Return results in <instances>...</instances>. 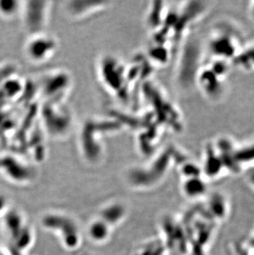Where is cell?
Returning <instances> with one entry per match:
<instances>
[{
  "instance_id": "6da1fadb",
  "label": "cell",
  "mask_w": 254,
  "mask_h": 255,
  "mask_svg": "<svg viewBox=\"0 0 254 255\" xmlns=\"http://www.w3.org/2000/svg\"><path fill=\"white\" fill-rule=\"evenodd\" d=\"M43 226L55 233L60 243L69 251L75 250L81 243V233L75 220L61 213H48L43 217Z\"/></svg>"
},
{
  "instance_id": "7a4b0ae2",
  "label": "cell",
  "mask_w": 254,
  "mask_h": 255,
  "mask_svg": "<svg viewBox=\"0 0 254 255\" xmlns=\"http://www.w3.org/2000/svg\"><path fill=\"white\" fill-rule=\"evenodd\" d=\"M56 43L55 39L41 34L33 36L26 46V54L34 61H44L49 59L55 52Z\"/></svg>"
},
{
  "instance_id": "3957f363",
  "label": "cell",
  "mask_w": 254,
  "mask_h": 255,
  "mask_svg": "<svg viewBox=\"0 0 254 255\" xmlns=\"http://www.w3.org/2000/svg\"><path fill=\"white\" fill-rule=\"evenodd\" d=\"M125 207L120 203H113L106 206L102 211L100 217L108 226L113 227L119 224L126 217Z\"/></svg>"
},
{
  "instance_id": "277c9868",
  "label": "cell",
  "mask_w": 254,
  "mask_h": 255,
  "mask_svg": "<svg viewBox=\"0 0 254 255\" xmlns=\"http://www.w3.org/2000/svg\"><path fill=\"white\" fill-rule=\"evenodd\" d=\"M111 229L110 226H108L101 218H99L90 223L88 232L92 241L102 244L108 241L110 237Z\"/></svg>"
},
{
  "instance_id": "5b68a950",
  "label": "cell",
  "mask_w": 254,
  "mask_h": 255,
  "mask_svg": "<svg viewBox=\"0 0 254 255\" xmlns=\"http://www.w3.org/2000/svg\"><path fill=\"white\" fill-rule=\"evenodd\" d=\"M211 48L218 56H231L234 52L233 43L227 36H221L211 43Z\"/></svg>"
},
{
  "instance_id": "8992f818",
  "label": "cell",
  "mask_w": 254,
  "mask_h": 255,
  "mask_svg": "<svg viewBox=\"0 0 254 255\" xmlns=\"http://www.w3.org/2000/svg\"><path fill=\"white\" fill-rule=\"evenodd\" d=\"M204 190H205V186L202 184L199 179H197V178L195 177H192L190 178V180L185 182L183 185L184 193L190 197L201 195Z\"/></svg>"
},
{
  "instance_id": "52a82bcc",
  "label": "cell",
  "mask_w": 254,
  "mask_h": 255,
  "mask_svg": "<svg viewBox=\"0 0 254 255\" xmlns=\"http://www.w3.org/2000/svg\"><path fill=\"white\" fill-rule=\"evenodd\" d=\"M235 158L236 162L254 161V144L252 146L246 147L240 151L235 152Z\"/></svg>"
},
{
  "instance_id": "ba28073f",
  "label": "cell",
  "mask_w": 254,
  "mask_h": 255,
  "mask_svg": "<svg viewBox=\"0 0 254 255\" xmlns=\"http://www.w3.org/2000/svg\"><path fill=\"white\" fill-rule=\"evenodd\" d=\"M238 65L245 68H252L254 66V48L248 51L246 53L240 55L236 58Z\"/></svg>"
},
{
  "instance_id": "9c48e42d",
  "label": "cell",
  "mask_w": 254,
  "mask_h": 255,
  "mask_svg": "<svg viewBox=\"0 0 254 255\" xmlns=\"http://www.w3.org/2000/svg\"><path fill=\"white\" fill-rule=\"evenodd\" d=\"M249 181H250V184L253 185L254 188V169H253L250 173H249Z\"/></svg>"
},
{
  "instance_id": "30bf717a",
  "label": "cell",
  "mask_w": 254,
  "mask_h": 255,
  "mask_svg": "<svg viewBox=\"0 0 254 255\" xmlns=\"http://www.w3.org/2000/svg\"><path fill=\"white\" fill-rule=\"evenodd\" d=\"M6 202H5L4 198H2V196H0V212L3 211L6 206Z\"/></svg>"
}]
</instances>
